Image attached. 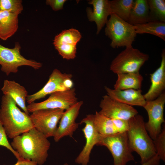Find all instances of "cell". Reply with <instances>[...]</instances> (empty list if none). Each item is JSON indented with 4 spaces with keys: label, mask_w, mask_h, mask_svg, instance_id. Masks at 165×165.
I'll list each match as a JSON object with an SVG mask.
<instances>
[{
    "label": "cell",
    "mask_w": 165,
    "mask_h": 165,
    "mask_svg": "<svg viewBox=\"0 0 165 165\" xmlns=\"http://www.w3.org/2000/svg\"><path fill=\"white\" fill-rule=\"evenodd\" d=\"M160 159L158 155L156 154L149 161L141 165H159Z\"/></svg>",
    "instance_id": "obj_33"
},
{
    "label": "cell",
    "mask_w": 165,
    "mask_h": 165,
    "mask_svg": "<svg viewBox=\"0 0 165 165\" xmlns=\"http://www.w3.org/2000/svg\"><path fill=\"white\" fill-rule=\"evenodd\" d=\"M75 88L55 92L42 102L31 103L27 106L28 112L32 113L44 109H61L66 110L77 102Z\"/></svg>",
    "instance_id": "obj_11"
},
{
    "label": "cell",
    "mask_w": 165,
    "mask_h": 165,
    "mask_svg": "<svg viewBox=\"0 0 165 165\" xmlns=\"http://www.w3.org/2000/svg\"><path fill=\"white\" fill-rule=\"evenodd\" d=\"M151 84L144 97L146 101L156 98L164 91L165 89V50L161 53L160 65L153 73L150 74Z\"/></svg>",
    "instance_id": "obj_16"
},
{
    "label": "cell",
    "mask_w": 165,
    "mask_h": 165,
    "mask_svg": "<svg viewBox=\"0 0 165 165\" xmlns=\"http://www.w3.org/2000/svg\"><path fill=\"white\" fill-rule=\"evenodd\" d=\"M156 153L160 160L165 161V128L163 127L161 131L157 138L153 140Z\"/></svg>",
    "instance_id": "obj_29"
},
{
    "label": "cell",
    "mask_w": 165,
    "mask_h": 165,
    "mask_svg": "<svg viewBox=\"0 0 165 165\" xmlns=\"http://www.w3.org/2000/svg\"><path fill=\"white\" fill-rule=\"evenodd\" d=\"M106 24L105 35L111 40V46L113 48L132 46L137 36L134 25L112 14Z\"/></svg>",
    "instance_id": "obj_4"
},
{
    "label": "cell",
    "mask_w": 165,
    "mask_h": 165,
    "mask_svg": "<svg viewBox=\"0 0 165 165\" xmlns=\"http://www.w3.org/2000/svg\"><path fill=\"white\" fill-rule=\"evenodd\" d=\"M13 165H38L37 164L31 161L21 158L17 159V162Z\"/></svg>",
    "instance_id": "obj_34"
},
{
    "label": "cell",
    "mask_w": 165,
    "mask_h": 165,
    "mask_svg": "<svg viewBox=\"0 0 165 165\" xmlns=\"http://www.w3.org/2000/svg\"><path fill=\"white\" fill-rule=\"evenodd\" d=\"M64 165H68V164L67 163H65Z\"/></svg>",
    "instance_id": "obj_35"
},
{
    "label": "cell",
    "mask_w": 165,
    "mask_h": 165,
    "mask_svg": "<svg viewBox=\"0 0 165 165\" xmlns=\"http://www.w3.org/2000/svg\"><path fill=\"white\" fill-rule=\"evenodd\" d=\"M54 47L64 59L68 60L72 59L76 56V45L60 44L54 46Z\"/></svg>",
    "instance_id": "obj_28"
},
{
    "label": "cell",
    "mask_w": 165,
    "mask_h": 165,
    "mask_svg": "<svg viewBox=\"0 0 165 165\" xmlns=\"http://www.w3.org/2000/svg\"><path fill=\"white\" fill-rule=\"evenodd\" d=\"M28 115L21 111L10 96L2 97L0 119L8 137L13 139L34 128Z\"/></svg>",
    "instance_id": "obj_2"
},
{
    "label": "cell",
    "mask_w": 165,
    "mask_h": 165,
    "mask_svg": "<svg viewBox=\"0 0 165 165\" xmlns=\"http://www.w3.org/2000/svg\"><path fill=\"white\" fill-rule=\"evenodd\" d=\"M146 101L143 107L147 112L148 120L145 123V126L149 135L154 140L160 133L162 130V125L165 122L163 116L165 91L156 99Z\"/></svg>",
    "instance_id": "obj_10"
},
{
    "label": "cell",
    "mask_w": 165,
    "mask_h": 165,
    "mask_svg": "<svg viewBox=\"0 0 165 165\" xmlns=\"http://www.w3.org/2000/svg\"><path fill=\"white\" fill-rule=\"evenodd\" d=\"M134 0L110 1L112 14L127 22Z\"/></svg>",
    "instance_id": "obj_24"
},
{
    "label": "cell",
    "mask_w": 165,
    "mask_h": 165,
    "mask_svg": "<svg viewBox=\"0 0 165 165\" xmlns=\"http://www.w3.org/2000/svg\"><path fill=\"white\" fill-rule=\"evenodd\" d=\"M127 132L130 147L140 156L141 163L149 161L157 153L153 140L147 131L142 116L138 114L129 120Z\"/></svg>",
    "instance_id": "obj_3"
},
{
    "label": "cell",
    "mask_w": 165,
    "mask_h": 165,
    "mask_svg": "<svg viewBox=\"0 0 165 165\" xmlns=\"http://www.w3.org/2000/svg\"><path fill=\"white\" fill-rule=\"evenodd\" d=\"M107 95L112 99L128 105L144 107L146 103L141 90H117L105 86Z\"/></svg>",
    "instance_id": "obj_17"
},
{
    "label": "cell",
    "mask_w": 165,
    "mask_h": 165,
    "mask_svg": "<svg viewBox=\"0 0 165 165\" xmlns=\"http://www.w3.org/2000/svg\"><path fill=\"white\" fill-rule=\"evenodd\" d=\"M83 104V101H78L64 111L53 137L56 142L65 136L72 137L79 127L76 120Z\"/></svg>",
    "instance_id": "obj_14"
},
{
    "label": "cell",
    "mask_w": 165,
    "mask_h": 165,
    "mask_svg": "<svg viewBox=\"0 0 165 165\" xmlns=\"http://www.w3.org/2000/svg\"><path fill=\"white\" fill-rule=\"evenodd\" d=\"M93 118L94 114L87 115L80 123L85 124L82 130L86 139V143L75 162L81 165H88L91 151L94 145H97L99 141L100 134L94 126Z\"/></svg>",
    "instance_id": "obj_12"
},
{
    "label": "cell",
    "mask_w": 165,
    "mask_h": 165,
    "mask_svg": "<svg viewBox=\"0 0 165 165\" xmlns=\"http://www.w3.org/2000/svg\"><path fill=\"white\" fill-rule=\"evenodd\" d=\"M21 46L16 42L13 48L5 47L0 44V65L1 70L7 75L11 73H16L18 68L23 66L31 67L35 70L38 69L42 64L32 60L26 59L20 53Z\"/></svg>",
    "instance_id": "obj_7"
},
{
    "label": "cell",
    "mask_w": 165,
    "mask_h": 165,
    "mask_svg": "<svg viewBox=\"0 0 165 165\" xmlns=\"http://www.w3.org/2000/svg\"><path fill=\"white\" fill-rule=\"evenodd\" d=\"M81 37V34L78 30L71 28L64 30L56 36L53 44L54 46L60 44L76 45Z\"/></svg>",
    "instance_id": "obj_25"
},
{
    "label": "cell",
    "mask_w": 165,
    "mask_h": 165,
    "mask_svg": "<svg viewBox=\"0 0 165 165\" xmlns=\"http://www.w3.org/2000/svg\"><path fill=\"white\" fill-rule=\"evenodd\" d=\"M149 9V20L150 21L165 22V1L147 0Z\"/></svg>",
    "instance_id": "obj_26"
},
{
    "label": "cell",
    "mask_w": 165,
    "mask_h": 165,
    "mask_svg": "<svg viewBox=\"0 0 165 165\" xmlns=\"http://www.w3.org/2000/svg\"><path fill=\"white\" fill-rule=\"evenodd\" d=\"M134 25L137 34H149L165 41V22L150 21Z\"/></svg>",
    "instance_id": "obj_23"
},
{
    "label": "cell",
    "mask_w": 165,
    "mask_h": 165,
    "mask_svg": "<svg viewBox=\"0 0 165 165\" xmlns=\"http://www.w3.org/2000/svg\"><path fill=\"white\" fill-rule=\"evenodd\" d=\"M99 112L111 119H120L129 120L138 114L132 106L114 100L107 95L102 97L100 104Z\"/></svg>",
    "instance_id": "obj_13"
},
{
    "label": "cell",
    "mask_w": 165,
    "mask_h": 165,
    "mask_svg": "<svg viewBox=\"0 0 165 165\" xmlns=\"http://www.w3.org/2000/svg\"><path fill=\"white\" fill-rule=\"evenodd\" d=\"M93 123L98 133L103 135H110L118 133L112 119L96 111L94 114Z\"/></svg>",
    "instance_id": "obj_22"
},
{
    "label": "cell",
    "mask_w": 165,
    "mask_h": 165,
    "mask_svg": "<svg viewBox=\"0 0 165 165\" xmlns=\"http://www.w3.org/2000/svg\"><path fill=\"white\" fill-rule=\"evenodd\" d=\"M66 0H47L46 3L50 6L52 9L55 11L62 9Z\"/></svg>",
    "instance_id": "obj_32"
},
{
    "label": "cell",
    "mask_w": 165,
    "mask_h": 165,
    "mask_svg": "<svg viewBox=\"0 0 165 165\" xmlns=\"http://www.w3.org/2000/svg\"><path fill=\"white\" fill-rule=\"evenodd\" d=\"M21 0H0V10L19 15L23 10Z\"/></svg>",
    "instance_id": "obj_27"
},
{
    "label": "cell",
    "mask_w": 165,
    "mask_h": 165,
    "mask_svg": "<svg viewBox=\"0 0 165 165\" xmlns=\"http://www.w3.org/2000/svg\"><path fill=\"white\" fill-rule=\"evenodd\" d=\"M117 79L114 85V89L125 90H141L143 77L139 72L118 74Z\"/></svg>",
    "instance_id": "obj_21"
},
{
    "label": "cell",
    "mask_w": 165,
    "mask_h": 165,
    "mask_svg": "<svg viewBox=\"0 0 165 165\" xmlns=\"http://www.w3.org/2000/svg\"><path fill=\"white\" fill-rule=\"evenodd\" d=\"M149 21V9L147 0H134L127 22L135 25Z\"/></svg>",
    "instance_id": "obj_20"
},
{
    "label": "cell",
    "mask_w": 165,
    "mask_h": 165,
    "mask_svg": "<svg viewBox=\"0 0 165 165\" xmlns=\"http://www.w3.org/2000/svg\"><path fill=\"white\" fill-rule=\"evenodd\" d=\"M149 58L148 54L134 48L132 46L126 47L112 61L110 69L117 74L139 72Z\"/></svg>",
    "instance_id": "obj_6"
},
{
    "label": "cell",
    "mask_w": 165,
    "mask_h": 165,
    "mask_svg": "<svg viewBox=\"0 0 165 165\" xmlns=\"http://www.w3.org/2000/svg\"><path fill=\"white\" fill-rule=\"evenodd\" d=\"M1 90L4 95L10 96L24 112L29 114L25 103L28 92L24 86L14 80H5Z\"/></svg>",
    "instance_id": "obj_18"
},
{
    "label": "cell",
    "mask_w": 165,
    "mask_h": 165,
    "mask_svg": "<svg viewBox=\"0 0 165 165\" xmlns=\"http://www.w3.org/2000/svg\"><path fill=\"white\" fill-rule=\"evenodd\" d=\"M34 128L13 139L11 145L20 158L42 165L46 161L50 143Z\"/></svg>",
    "instance_id": "obj_1"
},
{
    "label": "cell",
    "mask_w": 165,
    "mask_h": 165,
    "mask_svg": "<svg viewBox=\"0 0 165 165\" xmlns=\"http://www.w3.org/2000/svg\"><path fill=\"white\" fill-rule=\"evenodd\" d=\"M118 133L127 132L129 129L128 120L120 119H112Z\"/></svg>",
    "instance_id": "obj_31"
},
{
    "label": "cell",
    "mask_w": 165,
    "mask_h": 165,
    "mask_svg": "<svg viewBox=\"0 0 165 165\" xmlns=\"http://www.w3.org/2000/svg\"><path fill=\"white\" fill-rule=\"evenodd\" d=\"M97 145L108 148L113 157L114 165H126L129 162L134 160L127 132L107 136L100 134Z\"/></svg>",
    "instance_id": "obj_5"
},
{
    "label": "cell",
    "mask_w": 165,
    "mask_h": 165,
    "mask_svg": "<svg viewBox=\"0 0 165 165\" xmlns=\"http://www.w3.org/2000/svg\"><path fill=\"white\" fill-rule=\"evenodd\" d=\"M19 14L0 10V38L6 40L16 32Z\"/></svg>",
    "instance_id": "obj_19"
},
{
    "label": "cell",
    "mask_w": 165,
    "mask_h": 165,
    "mask_svg": "<svg viewBox=\"0 0 165 165\" xmlns=\"http://www.w3.org/2000/svg\"><path fill=\"white\" fill-rule=\"evenodd\" d=\"M72 77L71 74L63 73L57 69H54L47 83L41 89L33 94L27 96V103L30 104L55 92L72 88L73 83L72 80Z\"/></svg>",
    "instance_id": "obj_9"
},
{
    "label": "cell",
    "mask_w": 165,
    "mask_h": 165,
    "mask_svg": "<svg viewBox=\"0 0 165 165\" xmlns=\"http://www.w3.org/2000/svg\"><path fill=\"white\" fill-rule=\"evenodd\" d=\"M0 145L5 147L9 150L17 159L20 158V156L17 152L13 149L9 142L7 138V136L0 119Z\"/></svg>",
    "instance_id": "obj_30"
},
{
    "label": "cell",
    "mask_w": 165,
    "mask_h": 165,
    "mask_svg": "<svg viewBox=\"0 0 165 165\" xmlns=\"http://www.w3.org/2000/svg\"><path fill=\"white\" fill-rule=\"evenodd\" d=\"M64 111L61 109H41L32 112L30 116L34 128L48 138L54 137Z\"/></svg>",
    "instance_id": "obj_8"
},
{
    "label": "cell",
    "mask_w": 165,
    "mask_h": 165,
    "mask_svg": "<svg viewBox=\"0 0 165 165\" xmlns=\"http://www.w3.org/2000/svg\"><path fill=\"white\" fill-rule=\"evenodd\" d=\"M89 3L93 6L86 9L88 18L90 21H94L97 26V34H98L108 21V17L112 14L110 1L92 0Z\"/></svg>",
    "instance_id": "obj_15"
}]
</instances>
